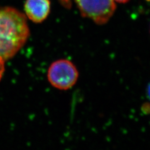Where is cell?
I'll return each instance as SVG.
<instances>
[{"mask_svg":"<svg viewBox=\"0 0 150 150\" xmlns=\"http://www.w3.org/2000/svg\"><path fill=\"white\" fill-rule=\"evenodd\" d=\"M147 95H148V97H149V99H150V84L148 86V87H147Z\"/></svg>","mask_w":150,"mask_h":150,"instance_id":"7","label":"cell"},{"mask_svg":"<svg viewBox=\"0 0 150 150\" xmlns=\"http://www.w3.org/2000/svg\"><path fill=\"white\" fill-rule=\"evenodd\" d=\"M82 16L98 25L108 21L116 10L114 0H75Z\"/></svg>","mask_w":150,"mask_h":150,"instance_id":"3","label":"cell"},{"mask_svg":"<svg viewBox=\"0 0 150 150\" xmlns=\"http://www.w3.org/2000/svg\"><path fill=\"white\" fill-rule=\"evenodd\" d=\"M29 36L25 15L12 7L0 8V58L6 61L13 57Z\"/></svg>","mask_w":150,"mask_h":150,"instance_id":"1","label":"cell"},{"mask_svg":"<svg viewBox=\"0 0 150 150\" xmlns=\"http://www.w3.org/2000/svg\"><path fill=\"white\" fill-rule=\"evenodd\" d=\"M60 4L66 7H69L71 6V1L70 0H59Z\"/></svg>","mask_w":150,"mask_h":150,"instance_id":"6","label":"cell"},{"mask_svg":"<svg viewBox=\"0 0 150 150\" xmlns=\"http://www.w3.org/2000/svg\"><path fill=\"white\" fill-rule=\"evenodd\" d=\"M51 10L50 0H26L24 5L25 16L35 23L45 21Z\"/></svg>","mask_w":150,"mask_h":150,"instance_id":"4","label":"cell"},{"mask_svg":"<svg viewBox=\"0 0 150 150\" xmlns=\"http://www.w3.org/2000/svg\"><path fill=\"white\" fill-rule=\"evenodd\" d=\"M5 60L0 58V80L2 79V77L5 72Z\"/></svg>","mask_w":150,"mask_h":150,"instance_id":"5","label":"cell"},{"mask_svg":"<svg viewBox=\"0 0 150 150\" xmlns=\"http://www.w3.org/2000/svg\"><path fill=\"white\" fill-rule=\"evenodd\" d=\"M79 75L77 68L71 61L61 59L51 64L47 72V79L54 88L67 90L75 85Z\"/></svg>","mask_w":150,"mask_h":150,"instance_id":"2","label":"cell"}]
</instances>
